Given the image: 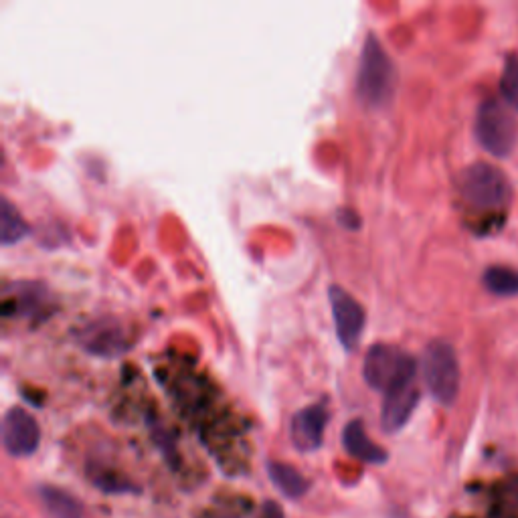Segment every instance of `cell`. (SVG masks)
I'll return each mask as SVG.
<instances>
[{"label":"cell","mask_w":518,"mask_h":518,"mask_svg":"<svg viewBox=\"0 0 518 518\" xmlns=\"http://www.w3.org/2000/svg\"><path fill=\"white\" fill-rule=\"evenodd\" d=\"M397 71L381 39L369 33L359 57L357 96L369 108H385L395 94Z\"/></svg>","instance_id":"obj_1"},{"label":"cell","mask_w":518,"mask_h":518,"mask_svg":"<svg viewBox=\"0 0 518 518\" xmlns=\"http://www.w3.org/2000/svg\"><path fill=\"white\" fill-rule=\"evenodd\" d=\"M415 375L417 361L405 351L393 347V344L377 342L367 351L363 379L371 389L385 395L397 387L415 383Z\"/></svg>","instance_id":"obj_2"},{"label":"cell","mask_w":518,"mask_h":518,"mask_svg":"<svg viewBox=\"0 0 518 518\" xmlns=\"http://www.w3.org/2000/svg\"><path fill=\"white\" fill-rule=\"evenodd\" d=\"M423 381L438 403L450 407L460 393V363L446 340H431L421 357Z\"/></svg>","instance_id":"obj_3"},{"label":"cell","mask_w":518,"mask_h":518,"mask_svg":"<svg viewBox=\"0 0 518 518\" xmlns=\"http://www.w3.org/2000/svg\"><path fill=\"white\" fill-rule=\"evenodd\" d=\"M462 199L474 209L496 211L510 201V183L504 172L488 162H474L462 170L460 181Z\"/></svg>","instance_id":"obj_4"},{"label":"cell","mask_w":518,"mask_h":518,"mask_svg":"<svg viewBox=\"0 0 518 518\" xmlns=\"http://www.w3.org/2000/svg\"><path fill=\"white\" fill-rule=\"evenodd\" d=\"M476 138L484 150L502 158L516 144L518 124L498 100H484L476 114Z\"/></svg>","instance_id":"obj_5"},{"label":"cell","mask_w":518,"mask_h":518,"mask_svg":"<svg viewBox=\"0 0 518 518\" xmlns=\"http://www.w3.org/2000/svg\"><path fill=\"white\" fill-rule=\"evenodd\" d=\"M328 300L332 308L336 338L342 344V349L351 353L359 347V340L365 330L367 314L359 300H355L347 290L340 286H330Z\"/></svg>","instance_id":"obj_6"},{"label":"cell","mask_w":518,"mask_h":518,"mask_svg":"<svg viewBox=\"0 0 518 518\" xmlns=\"http://www.w3.org/2000/svg\"><path fill=\"white\" fill-rule=\"evenodd\" d=\"M77 342L90 355L112 359L130 349L126 328L112 316L98 318L77 332Z\"/></svg>","instance_id":"obj_7"},{"label":"cell","mask_w":518,"mask_h":518,"mask_svg":"<svg viewBox=\"0 0 518 518\" xmlns=\"http://www.w3.org/2000/svg\"><path fill=\"white\" fill-rule=\"evenodd\" d=\"M41 444V427L23 407H11L3 417V446L15 458L33 456Z\"/></svg>","instance_id":"obj_8"},{"label":"cell","mask_w":518,"mask_h":518,"mask_svg":"<svg viewBox=\"0 0 518 518\" xmlns=\"http://www.w3.org/2000/svg\"><path fill=\"white\" fill-rule=\"evenodd\" d=\"M328 425V409L324 403L308 405L294 413L290 421V438L298 452H316L324 442V431Z\"/></svg>","instance_id":"obj_9"},{"label":"cell","mask_w":518,"mask_h":518,"mask_svg":"<svg viewBox=\"0 0 518 518\" xmlns=\"http://www.w3.org/2000/svg\"><path fill=\"white\" fill-rule=\"evenodd\" d=\"M419 397L421 395L415 383H407L385 393L381 409V427L385 434H397L401 427H405L419 403Z\"/></svg>","instance_id":"obj_10"},{"label":"cell","mask_w":518,"mask_h":518,"mask_svg":"<svg viewBox=\"0 0 518 518\" xmlns=\"http://www.w3.org/2000/svg\"><path fill=\"white\" fill-rule=\"evenodd\" d=\"M47 302V290L37 282H15L5 290L3 316H33Z\"/></svg>","instance_id":"obj_11"},{"label":"cell","mask_w":518,"mask_h":518,"mask_svg":"<svg viewBox=\"0 0 518 518\" xmlns=\"http://www.w3.org/2000/svg\"><path fill=\"white\" fill-rule=\"evenodd\" d=\"M342 444H344V450H347L353 458H357V460H361L365 464L381 466L389 458V454L381 446H377L375 442L369 440L367 431H365V425H363L361 419H353V421H349L347 425H344Z\"/></svg>","instance_id":"obj_12"},{"label":"cell","mask_w":518,"mask_h":518,"mask_svg":"<svg viewBox=\"0 0 518 518\" xmlns=\"http://www.w3.org/2000/svg\"><path fill=\"white\" fill-rule=\"evenodd\" d=\"M37 494L51 518H83V506L69 492L43 484Z\"/></svg>","instance_id":"obj_13"},{"label":"cell","mask_w":518,"mask_h":518,"mask_svg":"<svg viewBox=\"0 0 518 518\" xmlns=\"http://www.w3.org/2000/svg\"><path fill=\"white\" fill-rule=\"evenodd\" d=\"M268 474L274 486L288 498H302L308 490V480L290 464L284 462H270Z\"/></svg>","instance_id":"obj_14"},{"label":"cell","mask_w":518,"mask_h":518,"mask_svg":"<svg viewBox=\"0 0 518 518\" xmlns=\"http://www.w3.org/2000/svg\"><path fill=\"white\" fill-rule=\"evenodd\" d=\"M29 233L31 227L19 209L7 197H3V203H0V241H3V245H15Z\"/></svg>","instance_id":"obj_15"},{"label":"cell","mask_w":518,"mask_h":518,"mask_svg":"<svg viewBox=\"0 0 518 518\" xmlns=\"http://www.w3.org/2000/svg\"><path fill=\"white\" fill-rule=\"evenodd\" d=\"M484 286L494 296H518V272L506 266H492L484 272Z\"/></svg>","instance_id":"obj_16"},{"label":"cell","mask_w":518,"mask_h":518,"mask_svg":"<svg viewBox=\"0 0 518 518\" xmlns=\"http://www.w3.org/2000/svg\"><path fill=\"white\" fill-rule=\"evenodd\" d=\"M500 90L504 100L518 110V57L510 55L504 65V73L500 79Z\"/></svg>","instance_id":"obj_17"},{"label":"cell","mask_w":518,"mask_h":518,"mask_svg":"<svg viewBox=\"0 0 518 518\" xmlns=\"http://www.w3.org/2000/svg\"><path fill=\"white\" fill-rule=\"evenodd\" d=\"M94 484L100 486L104 492H130L136 490L128 480L116 478L114 474H96Z\"/></svg>","instance_id":"obj_18"},{"label":"cell","mask_w":518,"mask_h":518,"mask_svg":"<svg viewBox=\"0 0 518 518\" xmlns=\"http://www.w3.org/2000/svg\"><path fill=\"white\" fill-rule=\"evenodd\" d=\"M338 221L347 227V229H359V225H361V221H359V217L353 213V211H349V209H342L340 213H338Z\"/></svg>","instance_id":"obj_19"},{"label":"cell","mask_w":518,"mask_h":518,"mask_svg":"<svg viewBox=\"0 0 518 518\" xmlns=\"http://www.w3.org/2000/svg\"><path fill=\"white\" fill-rule=\"evenodd\" d=\"M259 518H284L282 506L278 502H266L262 506V514H259Z\"/></svg>","instance_id":"obj_20"}]
</instances>
